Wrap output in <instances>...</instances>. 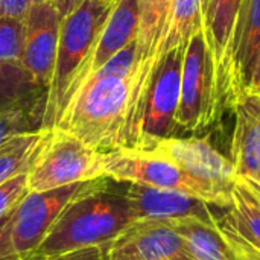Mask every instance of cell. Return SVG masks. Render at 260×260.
<instances>
[{"instance_id": "obj_5", "label": "cell", "mask_w": 260, "mask_h": 260, "mask_svg": "<svg viewBox=\"0 0 260 260\" xmlns=\"http://www.w3.org/2000/svg\"><path fill=\"white\" fill-rule=\"evenodd\" d=\"M104 177L117 183L180 190L204 200L218 209L232 207V204L213 189L197 181L177 163L151 149L120 148L104 152Z\"/></svg>"}, {"instance_id": "obj_3", "label": "cell", "mask_w": 260, "mask_h": 260, "mask_svg": "<svg viewBox=\"0 0 260 260\" xmlns=\"http://www.w3.org/2000/svg\"><path fill=\"white\" fill-rule=\"evenodd\" d=\"M111 3L85 0L62 18L53 73L46 93L43 129L55 128L67 104L81 87L91 52L110 14Z\"/></svg>"}, {"instance_id": "obj_16", "label": "cell", "mask_w": 260, "mask_h": 260, "mask_svg": "<svg viewBox=\"0 0 260 260\" xmlns=\"http://www.w3.org/2000/svg\"><path fill=\"white\" fill-rule=\"evenodd\" d=\"M235 131L230 160L241 178L257 180L260 175V94L245 93L232 108Z\"/></svg>"}, {"instance_id": "obj_30", "label": "cell", "mask_w": 260, "mask_h": 260, "mask_svg": "<svg viewBox=\"0 0 260 260\" xmlns=\"http://www.w3.org/2000/svg\"><path fill=\"white\" fill-rule=\"evenodd\" d=\"M247 93H257V94H260V55L259 59H257V64H256V69H254V73H253V78H251V84H250Z\"/></svg>"}, {"instance_id": "obj_4", "label": "cell", "mask_w": 260, "mask_h": 260, "mask_svg": "<svg viewBox=\"0 0 260 260\" xmlns=\"http://www.w3.org/2000/svg\"><path fill=\"white\" fill-rule=\"evenodd\" d=\"M98 178H105L104 152L61 128H50L27 171V189L41 192Z\"/></svg>"}, {"instance_id": "obj_33", "label": "cell", "mask_w": 260, "mask_h": 260, "mask_svg": "<svg viewBox=\"0 0 260 260\" xmlns=\"http://www.w3.org/2000/svg\"><path fill=\"white\" fill-rule=\"evenodd\" d=\"M99 2H105V3H111V2H114V0H99Z\"/></svg>"}, {"instance_id": "obj_31", "label": "cell", "mask_w": 260, "mask_h": 260, "mask_svg": "<svg viewBox=\"0 0 260 260\" xmlns=\"http://www.w3.org/2000/svg\"><path fill=\"white\" fill-rule=\"evenodd\" d=\"M245 180V183H247V186H248V189L251 190V193L259 200L260 203V183L259 181H256V180H253V178H244Z\"/></svg>"}, {"instance_id": "obj_20", "label": "cell", "mask_w": 260, "mask_h": 260, "mask_svg": "<svg viewBox=\"0 0 260 260\" xmlns=\"http://www.w3.org/2000/svg\"><path fill=\"white\" fill-rule=\"evenodd\" d=\"M218 224L236 233L248 245L260 251V203L244 178H238L233 189L232 207L224 210Z\"/></svg>"}, {"instance_id": "obj_34", "label": "cell", "mask_w": 260, "mask_h": 260, "mask_svg": "<svg viewBox=\"0 0 260 260\" xmlns=\"http://www.w3.org/2000/svg\"><path fill=\"white\" fill-rule=\"evenodd\" d=\"M256 181H259V183H260V175H259V177H257V180H256Z\"/></svg>"}, {"instance_id": "obj_6", "label": "cell", "mask_w": 260, "mask_h": 260, "mask_svg": "<svg viewBox=\"0 0 260 260\" xmlns=\"http://www.w3.org/2000/svg\"><path fill=\"white\" fill-rule=\"evenodd\" d=\"M222 105L218 99L215 67L206 44L203 27L190 38L183 59L178 129L197 134L216 123Z\"/></svg>"}, {"instance_id": "obj_19", "label": "cell", "mask_w": 260, "mask_h": 260, "mask_svg": "<svg viewBox=\"0 0 260 260\" xmlns=\"http://www.w3.org/2000/svg\"><path fill=\"white\" fill-rule=\"evenodd\" d=\"M204 0H172L171 12L155 53V70L161 58L178 49L186 47L190 38L203 27Z\"/></svg>"}, {"instance_id": "obj_32", "label": "cell", "mask_w": 260, "mask_h": 260, "mask_svg": "<svg viewBox=\"0 0 260 260\" xmlns=\"http://www.w3.org/2000/svg\"><path fill=\"white\" fill-rule=\"evenodd\" d=\"M44 2H50V0H30L32 5H35V3H44Z\"/></svg>"}, {"instance_id": "obj_15", "label": "cell", "mask_w": 260, "mask_h": 260, "mask_svg": "<svg viewBox=\"0 0 260 260\" xmlns=\"http://www.w3.org/2000/svg\"><path fill=\"white\" fill-rule=\"evenodd\" d=\"M260 55V0H242L233 40L232 105L248 91Z\"/></svg>"}, {"instance_id": "obj_1", "label": "cell", "mask_w": 260, "mask_h": 260, "mask_svg": "<svg viewBox=\"0 0 260 260\" xmlns=\"http://www.w3.org/2000/svg\"><path fill=\"white\" fill-rule=\"evenodd\" d=\"M136 41L129 43L76 90L55 128L101 152L128 148V113L136 70Z\"/></svg>"}, {"instance_id": "obj_27", "label": "cell", "mask_w": 260, "mask_h": 260, "mask_svg": "<svg viewBox=\"0 0 260 260\" xmlns=\"http://www.w3.org/2000/svg\"><path fill=\"white\" fill-rule=\"evenodd\" d=\"M47 260H105V247H87Z\"/></svg>"}, {"instance_id": "obj_28", "label": "cell", "mask_w": 260, "mask_h": 260, "mask_svg": "<svg viewBox=\"0 0 260 260\" xmlns=\"http://www.w3.org/2000/svg\"><path fill=\"white\" fill-rule=\"evenodd\" d=\"M30 5V0H0V17L24 18Z\"/></svg>"}, {"instance_id": "obj_25", "label": "cell", "mask_w": 260, "mask_h": 260, "mask_svg": "<svg viewBox=\"0 0 260 260\" xmlns=\"http://www.w3.org/2000/svg\"><path fill=\"white\" fill-rule=\"evenodd\" d=\"M29 192L27 174H20L0 186V219L6 216Z\"/></svg>"}, {"instance_id": "obj_29", "label": "cell", "mask_w": 260, "mask_h": 260, "mask_svg": "<svg viewBox=\"0 0 260 260\" xmlns=\"http://www.w3.org/2000/svg\"><path fill=\"white\" fill-rule=\"evenodd\" d=\"M50 2L55 6V9L58 11L61 20H62L67 15H70L73 11H76L85 0H50Z\"/></svg>"}, {"instance_id": "obj_22", "label": "cell", "mask_w": 260, "mask_h": 260, "mask_svg": "<svg viewBox=\"0 0 260 260\" xmlns=\"http://www.w3.org/2000/svg\"><path fill=\"white\" fill-rule=\"evenodd\" d=\"M47 133L49 129L21 133L0 145V186L20 174H27Z\"/></svg>"}, {"instance_id": "obj_12", "label": "cell", "mask_w": 260, "mask_h": 260, "mask_svg": "<svg viewBox=\"0 0 260 260\" xmlns=\"http://www.w3.org/2000/svg\"><path fill=\"white\" fill-rule=\"evenodd\" d=\"M242 0H204L203 32L215 67L218 99L232 105V55L236 20Z\"/></svg>"}, {"instance_id": "obj_10", "label": "cell", "mask_w": 260, "mask_h": 260, "mask_svg": "<svg viewBox=\"0 0 260 260\" xmlns=\"http://www.w3.org/2000/svg\"><path fill=\"white\" fill-rule=\"evenodd\" d=\"M148 149L168 157L197 181L219 193L227 203H233V189L239 178L235 165L218 152L207 139L177 136L158 140Z\"/></svg>"}, {"instance_id": "obj_26", "label": "cell", "mask_w": 260, "mask_h": 260, "mask_svg": "<svg viewBox=\"0 0 260 260\" xmlns=\"http://www.w3.org/2000/svg\"><path fill=\"white\" fill-rule=\"evenodd\" d=\"M15 209V207H14ZM0 260H27L23 259L12 239V210L0 219Z\"/></svg>"}, {"instance_id": "obj_13", "label": "cell", "mask_w": 260, "mask_h": 260, "mask_svg": "<svg viewBox=\"0 0 260 260\" xmlns=\"http://www.w3.org/2000/svg\"><path fill=\"white\" fill-rule=\"evenodd\" d=\"M61 17L52 2L30 5L24 17L23 67L47 90L59 41Z\"/></svg>"}, {"instance_id": "obj_8", "label": "cell", "mask_w": 260, "mask_h": 260, "mask_svg": "<svg viewBox=\"0 0 260 260\" xmlns=\"http://www.w3.org/2000/svg\"><path fill=\"white\" fill-rule=\"evenodd\" d=\"M186 47L166 53L154 73L140 116L139 146L136 149H148L158 140L177 137V111Z\"/></svg>"}, {"instance_id": "obj_18", "label": "cell", "mask_w": 260, "mask_h": 260, "mask_svg": "<svg viewBox=\"0 0 260 260\" xmlns=\"http://www.w3.org/2000/svg\"><path fill=\"white\" fill-rule=\"evenodd\" d=\"M193 260H239L236 250L218 227L195 216L171 219Z\"/></svg>"}, {"instance_id": "obj_24", "label": "cell", "mask_w": 260, "mask_h": 260, "mask_svg": "<svg viewBox=\"0 0 260 260\" xmlns=\"http://www.w3.org/2000/svg\"><path fill=\"white\" fill-rule=\"evenodd\" d=\"M24 49V18L0 17V62L21 64Z\"/></svg>"}, {"instance_id": "obj_23", "label": "cell", "mask_w": 260, "mask_h": 260, "mask_svg": "<svg viewBox=\"0 0 260 260\" xmlns=\"http://www.w3.org/2000/svg\"><path fill=\"white\" fill-rule=\"evenodd\" d=\"M43 107H21L0 111V145L8 139L35 129H43Z\"/></svg>"}, {"instance_id": "obj_11", "label": "cell", "mask_w": 260, "mask_h": 260, "mask_svg": "<svg viewBox=\"0 0 260 260\" xmlns=\"http://www.w3.org/2000/svg\"><path fill=\"white\" fill-rule=\"evenodd\" d=\"M105 260H193L171 219H137L108 245Z\"/></svg>"}, {"instance_id": "obj_17", "label": "cell", "mask_w": 260, "mask_h": 260, "mask_svg": "<svg viewBox=\"0 0 260 260\" xmlns=\"http://www.w3.org/2000/svg\"><path fill=\"white\" fill-rule=\"evenodd\" d=\"M139 32V0H114L87 62L84 81L96 73L114 55L136 41ZM82 81V84H84ZM81 84V85H82Z\"/></svg>"}, {"instance_id": "obj_9", "label": "cell", "mask_w": 260, "mask_h": 260, "mask_svg": "<svg viewBox=\"0 0 260 260\" xmlns=\"http://www.w3.org/2000/svg\"><path fill=\"white\" fill-rule=\"evenodd\" d=\"M172 0H139L136 70L128 113V148L139 146V123L145 98L155 73V53L171 12Z\"/></svg>"}, {"instance_id": "obj_14", "label": "cell", "mask_w": 260, "mask_h": 260, "mask_svg": "<svg viewBox=\"0 0 260 260\" xmlns=\"http://www.w3.org/2000/svg\"><path fill=\"white\" fill-rule=\"evenodd\" d=\"M122 189L129 203L134 221L195 216L207 222H216L221 216L215 213V209H212L216 206L180 190L157 189L133 183H122Z\"/></svg>"}, {"instance_id": "obj_2", "label": "cell", "mask_w": 260, "mask_h": 260, "mask_svg": "<svg viewBox=\"0 0 260 260\" xmlns=\"http://www.w3.org/2000/svg\"><path fill=\"white\" fill-rule=\"evenodd\" d=\"M133 221L122 183L107 178L99 189L69 206L29 260H47L87 247H105Z\"/></svg>"}, {"instance_id": "obj_7", "label": "cell", "mask_w": 260, "mask_h": 260, "mask_svg": "<svg viewBox=\"0 0 260 260\" xmlns=\"http://www.w3.org/2000/svg\"><path fill=\"white\" fill-rule=\"evenodd\" d=\"M105 181L107 178H98L50 190L27 192L12 210V239L18 254L30 259L69 206L99 189Z\"/></svg>"}, {"instance_id": "obj_21", "label": "cell", "mask_w": 260, "mask_h": 260, "mask_svg": "<svg viewBox=\"0 0 260 260\" xmlns=\"http://www.w3.org/2000/svg\"><path fill=\"white\" fill-rule=\"evenodd\" d=\"M46 93L20 64L0 62V111L21 107L46 105Z\"/></svg>"}]
</instances>
